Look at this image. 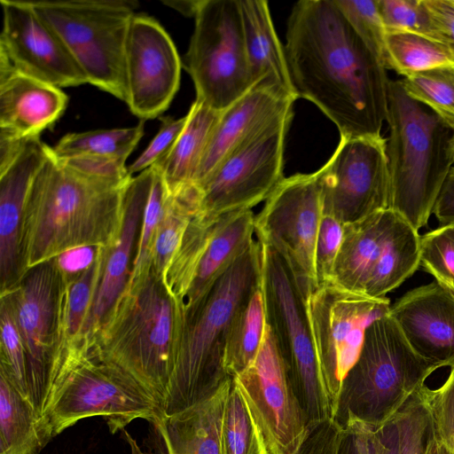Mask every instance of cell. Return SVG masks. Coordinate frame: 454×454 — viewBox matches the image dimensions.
Returning a JSON list of instances; mask_svg holds the SVG:
<instances>
[{"mask_svg":"<svg viewBox=\"0 0 454 454\" xmlns=\"http://www.w3.org/2000/svg\"><path fill=\"white\" fill-rule=\"evenodd\" d=\"M284 49L297 98L314 103L340 137L381 135L388 115L387 69L334 0L297 2Z\"/></svg>","mask_w":454,"mask_h":454,"instance_id":"1","label":"cell"},{"mask_svg":"<svg viewBox=\"0 0 454 454\" xmlns=\"http://www.w3.org/2000/svg\"><path fill=\"white\" fill-rule=\"evenodd\" d=\"M129 181L83 175L58 159L50 146L26 203L24 272L72 249L114 245L122 225Z\"/></svg>","mask_w":454,"mask_h":454,"instance_id":"2","label":"cell"},{"mask_svg":"<svg viewBox=\"0 0 454 454\" xmlns=\"http://www.w3.org/2000/svg\"><path fill=\"white\" fill-rule=\"evenodd\" d=\"M261 273L262 246L253 239L204 294L184 309L164 415L207 400L232 379L223 363L227 334L237 311L260 286Z\"/></svg>","mask_w":454,"mask_h":454,"instance_id":"3","label":"cell"},{"mask_svg":"<svg viewBox=\"0 0 454 454\" xmlns=\"http://www.w3.org/2000/svg\"><path fill=\"white\" fill-rule=\"evenodd\" d=\"M184 321L183 305L153 266L128 284L97 338L102 356L137 380L162 409Z\"/></svg>","mask_w":454,"mask_h":454,"instance_id":"4","label":"cell"},{"mask_svg":"<svg viewBox=\"0 0 454 454\" xmlns=\"http://www.w3.org/2000/svg\"><path fill=\"white\" fill-rule=\"evenodd\" d=\"M390 177L388 209L419 231L427 226L454 164V130L428 106L411 98L402 81L387 88Z\"/></svg>","mask_w":454,"mask_h":454,"instance_id":"5","label":"cell"},{"mask_svg":"<svg viewBox=\"0 0 454 454\" xmlns=\"http://www.w3.org/2000/svg\"><path fill=\"white\" fill-rule=\"evenodd\" d=\"M162 415L137 380L102 356L95 336L64 339L54 398L43 419L52 437L90 417L102 416L115 434L134 419L151 423Z\"/></svg>","mask_w":454,"mask_h":454,"instance_id":"6","label":"cell"},{"mask_svg":"<svg viewBox=\"0 0 454 454\" xmlns=\"http://www.w3.org/2000/svg\"><path fill=\"white\" fill-rule=\"evenodd\" d=\"M435 370L384 314L365 329L360 354L342 381L333 419L342 427L349 421L384 425Z\"/></svg>","mask_w":454,"mask_h":454,"instance_id":"7","label":"cell"},{"mask_svg":"<svg viewBox=\"0 0 454 454\" xmlns=\"http://www.w3.org/2000/svg\"><path fill=\"white\" fill-rule=\"evenodd\" d=\"M260 243L266 324L273 333L288 381L307 426L333 419L309 319V294L284 256L271 246Z\"/></svg>","mask_w":454,"mask_h":454,"instance_id":"8","label":"cell"},{"mask_svg":"<svg viewBox=\"0 0 454 454\" xmlns=\"http://www.w3.org/2000/svg\"><path fill=\"white\" fill-rule=\"evenodd\" d=\"M56 32L88 83L126 100L125 47L137 1H30Z\"/></svg>","mask_w":454,"mask_h":454,"instance_id":"9","label":"cell"},{"mask_svg":"<svg viewBox=\"0 0 454 454\" xmlns=\"http://www.w3.org/2000/svg\"><path fill=\"white\" fill-rule=\"evenodd\" d=\"M66 287L55 257L29 269L13 288L1 294L8 300L22 339L28 400L42 422L52 401L64 342Z\"/></svg>","mask_w":454,"mask_h":454,"instance_id":"10","label":"cell"},{"mask_svg":"<svg viewBox=\"0 0 454 454\" xmlns=\"http://www.w3.org/2000/svg\"><path fill=\"white\" fill-rule=\"evenodd\" d=\"M184 67L196 99L223 112L253 87L239 0H202Z\"/></svg>","mask_w":454,"mask_h":454,"instance_id":"11","label":"cell"},{"mask_svg":"<svg viewBox=\"0 0 454 454\" xmlns=\"http://www.w3.org/2000/svg\"><path fill=\"white\" fill-rule=\"evenodd\" d=\"M294 114L278 120L227 157L201 184L198 215L216 217L266 200L283 176L284 145Z\"/></svg>","mask_w":454,"mask_h":454,"instance_id":"12","label":"cell"},{"mask_svg":"<svg viewBox=\"0 0 454 454\" xmlns=\"http://www.w3.org/2000/svg\"><path fill=\"white\" fill-rule=\"evenodd\" d=\"M315 174L323 215L348 224L388 209L390 177L381 135L340 137L332 157Z\"/></svg>","mask_w":454,"mask_h":454,"instance_id":"13","label":"cell"},{"mask_svg":"<svg viewBox=\"0 0 454 454\" xmlns=\"http://www.w3.org/2000/svg\"><path fill=\"white\" fill-rule=\"evenodd\" d=\"M308 308L317 356L333 410L341 384L356 363L366 327L388 313L387 297L371 298L323 284L309 296Z\"/></svg>","mask_w":454,"mask_h":454,"instance_id":"14","label":"cell"},{"mask_svg":"<svg viewBox=\"0 0 454 454\" xmlns=\"http://www.w3.org/2000/svg\"><path fill=\"white\" fill-rule=\"evenodd\" d=\"M322 215L320 187L312 173L284 178L254 217L257 240L284 256L309 294L317 288L315 248Z\"/></svg>","mask_w":454,"mask_h":454,"instance_id":"15","label":"cell"},{"mask_svg":"<svg viewBox=\"0 0 454 454\" xmlns=\"http://www.w3.org/2000/svg\"><path fill=\"white\" fill-rule=\"evenodd\" d=\"M233 380L263 435L269 454H294L306 434L307 422L268 325L256 358Z\"/></svg>","mask_w":454,"mask_h":454,"instance_id":"16","label":"cell"},{"mask_svg":"<svg viewBox=\"0 0 454 454\" xmlns=\"http://www.w3.org/2000/svg\"><path fill=\"white\" fill-rule=\"evenodd\" d=\"M182 61L170 35L153 17L135 13L125 47L126 100L145 121L160 116L179 89Z\"/></svg>","mask_w":454,"mask_h":454,"instance_id":"17","label":"cell"},{"mask_svg":"<svg viewBox=\"0 0 454 454\" xmlns=\"http://www.w3.org/2000/svg\"><path fill=\"white\" fill-rule=\"evenodd\" d=\"M0 54L20 73L62 87L88 83L62 40L30 1L1 0Z\"/></svg>","mask_w":454,"mask_h":454,"instance_id":"18","label":"cell"},{"mask_svg":"<svg viewBox=\"0 0 454 454\" xmlns=\"http://www.w3.org/2000/svg\"><path fill=\"white\" fill-rule=\"evenodd\" d=\"M411 349L436 369L454 365V292L435 280L410 290L392 305Z\"/></svg>","mask_w":454,"mask_h":454,"instance_id":"19","label":"cell"},{"mask_svg":"<svg viewBox=\"0 0 454 454\" xmlns=\"http://www.w3.org/2000/svg\"><path fill=\"white\" fill-rule=\"evenodd\" d=\"M151 178L149 168L132 176L126 185L121 229L114 245L104 248L98 282L80 336L98 334L128 286L131 256L137 242Z\"/></svg>","mask_w":454,"mask_h":454,"instance_id":"20","label":"cell"},{"mask_svg":"<svg viewBox=\"0 0 454 454\" xmlns=\"http://www.w3.org/2000/svg\"><path fill=\"white\" fill-rule=\"evenodd\" d=\"M50 146L40 137L27 139L19 155L0 168V287L13 288L25 274L22 230L28 193Z\"/></svg>","mask_w":454,"mask_h":454,"instance_id":"21","label":"cell"},{"mask_svg":"<svg viewBox=\"0 0 454 454\" xmlns=\"http://www.w3.org/2000/svg\"><path fill=\"white\" fill-rule=\"evenodd\" d=\"M297 98L270 87L254 86L221 112L199 166L194 184H201L227 157L264 129L294 114Z\"/></svg>","mask_w":454,"mask_h":454,"instance_id":"22","label":"cell"},{"mask_svg":"<svg viewBox=\"0 0 454 454\" xmlns=\"http://www.w3.org/2000/svg\"><path fill=\"white\" fill-rule=\"evenodd\" d=\"M67 104L60 88L18 72L0 54V133L22 139L40 137Z\"/></svg>","mask_w":454,"mask_h":454,"instance_id":"23","label":"cell"},{"mask_svg":"<svg viewBox=\"0 0 454 454\" xmlns=\"http://www.w3.org/2000/svg\"><path fill=\"white\" fill-rule=\"evenodd\" d=\"M232 379L183 411L151 422L155 454H223L221 423Z\"/></svg>","mask_w":454,"mask_h":454,"instance_id":"24","label":"cell"},{"mask_svg":"<svg viewBox=\"0 0 454 454\" xmlns=\"http://www.w3.org/2000/svg\"><path fill=\"white\" fill-rule=\"evenodd\" d=\"M239 3L254 87L274 88L298 98L290 79L285 49L276 34L268 2L239 0Z\"/></svg>","mask_w":454,"mask_h":454,"instance_id":"25","label":"cell"},{"mask_svg":"<svg viewBox=\"0 0 454 454\" xmlns=\"http://www.w3.org/2000/svg\"><path fill=\"white\" fill-rule=\"evenodd\" d=\"M392 215L393 211L387 209L344 224L343 241L333 270V284L364 294L365 285L379 257Z\"/></svg>","mask_w":454,"mask_h":454,"instance_id":"26","label":"cell"},{"mask_svg":"<svg viewBox=\"0 0 454 454\" xmlns=\"http://www.w3.org/2000/svg\"><path fill=\"white\" fill-rule=\"evenodd\" d=\"M420 235L401 215H393L379 257L364 287V295L383 298L419 267Z\"/></svg>","mask_w":454,"mask_h":454,"instance_id":"27","label":"cell"},{"mask_svg":"<svg viewBox=\"0 0 454 454\" xmlns=\"http://www.w3.org/2000/svg\"><path fill=\"white\" fill-rule=\"evenodd\" d=\"M221 112L195 99L184 129L169 152L156 165L169 190L194 184L211 133Z\"/></svg>","mask_w":454,"mask_h":454,"instance_id":"28","label":"cell"},{"mask_svg":"<svg viewBox=\"0 0 454 454\" xmlns=\"http://www.w3.org/2000/svg\"><path fill=\"white\" fill-rule=\"evenodd\" d=\"M52 438L29 400L0 372V454H40Z\"/></svg>","mask_w":454,"mask_h":454,"instance_id":"29","label":"cell"},{"mask_svg":"<svg viewBox=\"0 0 454 454\" xmlns=\"http://www.w3.org/2000/svg\"><path fill=\"white\" fill-rule=\"evenodd\" d=\"M254 217L251 209L235 211L219 228L200 262L184 309L194 304L254 239Z\"/></svg>","mask_w":454,"mask_h":454,"instance_id":"30","label":"cell"},{"mask_svg":"<svg viewBox=\"0 0 454 454\" xmlns=\"http://www.w3.org/2000/svg\"><path fill=\"white\" fill-rule=\"evenodd\" d=\"M231 213L216 217L196 214L192 217L181 244L162 277L168 292L183 306L209 242Z\"/></svg>","mask_w":454,"mask_h":454,"instance_id":"31","label":"cell"},{"mask_svg":"<svg viewBox=\"0 0 454 454\" xmlns=\"http://www.w3.org/2000/svg\"><path fill=\"white\" fill-rule=\"evenodd\" d=\"M266 317L261 285L235 314L225 348L224 369L234 378L256 358L266 332Z\"/></svg>","mask_w":454,"mask_h":454,"instance_id":"32","label":"cell"},{"mask_svg":"<svg viewBox=\"0 0 454 454\" xmlns=\"http://www.w3.org/2000/svg\"><path fill=\"white\" fill-rule=\"evenodd\" d=\"M198 211L199 191L194 184L168 191L152 252V266L161 278L176 253L192 217Z\"/></svg>","mask_w":454,"mask_h":454,"instance_id":"33","label":"cell"},{"mask_svg":"<svg viewBox=\"0 0 454 454\" xmlns=\"http://www.w3.org/2000/svg\"><path fill=\"white\" fill-rule=\"evenodd\" d=\"M145 121L130 128L72 132L51 147L59 159L88 156L127 160L144 135Z\"/></svg>","mask_w":454,"mask_h":454,"instance_id":"34","label":"cell"},{"mask_svg":"<svg viewBox=\"0 0 454 454\" xmlns=\"http://www.w3.org/2000/svg\"><path fill=\"white\" fill-rule=\"evenodd\" d=\"M450 63L454 60L450 49L434 38L413 32L386 33V69L406 77Z\"/></svg>","mask_w":454,"mask_h":454,"instance_id":"35","label":"cell"},{"mask_svg":"<svg viewBox=\"0 0 454 454\" xmlns=\"http://www.w3.org/2000/svg\"><path fill=\"white\" fill-rule=\"evenodd\" d=\"M223 454H269L263 435L233 378L221 423Z\"/></svg>","mask_w":454,"mask_h":454,"instance_id":"36","label":"cell"},{"mask_svg":"<svg viewBox=\"0 0 454 454\" xmlns=\"http://www.w3.org/2000/svg\"><path fill=\"white\" fill-rule=\"evenodd\" d=\"M401 81L411 98L432 109L454 130V63L420 71Z\"/></svg>","mask_w":454,"mask_h":454,"instance_id":"37","label":"cell"},{"mask_svg":"<svg viewBox=\"0 0 454 454\" xmlns=\"http://www.w3.org/2000/svg\"><path fill=\"white\" fill-rule=\"evenodd\" d=\"M152 178L145 202L140 231L136 245V254L128 284L143 278L152 267V252L163 206L168 193V187L160 170L151 167Z\"/></svg>","mask_w":454,"mask_h":454,"instance_id":"38","label":"cell"},{"mask_svg":"<svg viewBox=\"0 0 454 454\" xmlns=\"http://www.w3.org/2000/svg\"><path fill=\"white\" fill-rule=\"evenodd\" d=\"M104 248L99 247L93 262L78 276L66 280L64 339L79 337L88 317L100 274Z\"/></svg>","mask_w":454,"mask_h":454,"instance_id":"39","label":"cell"},{"mask_svg":"<svg viewBox=\"0 0 454 454\" xmlns=\"http://www.w3.org/2000/svg\"><path fill=\"white\" fill-rule=\"evenodd\" d=\"M0 372L28 399L25 348L11 306L3 295L0 305Z\"/></svg>","mask_w":454,"mask_h":454,"instance_id":"40","label":"cell"},{"mask_svg":"<svg viewBox=\"0 0 454 454\" xmlns=\"http://www.w3.org/2000/svg\"><path fill=\"white\" fill-rule=\"evenodd\" d=\"M338 454H400L395 417L381 426L349 421L343 427Z\"/></svg>","mask_w":454,"mask_h":454,"instance_id":"41","label":"cell"},{"mask_svg":"<svg viewBox=\"0 0 454 454\" xmlns=\"http://www.w3.org/2000/svg\"><path fill=\"white\" fill-rule=\"evenodd\" d=\"M419 266L454 292V223L441 225L420 236Z\"/></svg>","mask_w":454,"mask_h":454,"instance_id":"42","label":"cell"},{"mask_svg":"<svg viewBox=\"0 0 454 454\" xmlns=\"http://www.w3.org/2000/svg\"><path fill=\"white\" fill-rule=\"evenodd\" d=\"M371 52L385 67L386 29L376 0H334Z\"/></svg>","mask_w":454,"mask_h":454,"instance_id":"43","label":"cell"},{"mask_svg":"<svg viewBox=\"0 0 454 454\" xmlns=\"http://www.w3.org/2000/svg\"><path fill=\"white\" fill-rule=\"evenodd\" d=\"M418 390L395 416L399 433L400 454H424L433 431L430 417Z\"/></svg>","mask_w":454,"mask_h":454,"instance_id":"44","label":"cell"},{"mask_svg":"<svg viewBox=\"0 0 454 454\" xmlns=\"http://www.w3.org/2000/svg\"><path fill=\"white\" fill-rule=\"evenodd\" d=\"M418 394L428 412L434 433L454 452V365L436 389L425 384Z\"/></svg>","mask_w":454,"mask_h":454,"instance_id":"45","label":"cell"},{"mask_svg":"<svg viewBox=\"0 0 454 454\" xmlns=\"http://www.w3.org/2000/svg\"><path fill=\"white\" fill-rule=\"evenodd\" d=\"M386 32H413L433 38L424 0H376Z\"/></svg>","mask_w":454,"mask_h":454,"instance_id":"46","label":"cell"},{"mask_svg":"<svg viewBox=\"0 0 454 454\" xmlns=\"http://www.w3.org/2000/svg\"><path fill=\"white\" fill-rule=\"evenodd\" d=\"M344 236V224L333 216L323 215L315 248L317 287L333 281V270Z\"/></svg>","mask_w":454,"mask_h":454,"instance_id":"47","label":"cell"},{"mask_svg":"<svg viewBox=\"0 0 454 454\" xmlns=\"http://www.w3.org/2000/svg\"><path fill=\"white\" fill-rule=\"evenodd\" d=\"M186 115L175 119L170 116L160 117L161 124L158 133L151 140L140 155L128 166L129 174H134L151 168L160 160L172 148L186 123Z\"/></svg>","mask_w":454,"mask_h":454,"instance_id":"48","label":"cell"},{"mask_svg":"<svg viewBox=\"0 0 454 454\" xmlns=\"http://www.w3.org/2000/svg\"><path fill=\"white\" fill-rule=\"evenodd\" d=\"M342 434L343 427L334 419L309 425L294 454H338Z\"/></svg>","mask_w":454,"mask_h":454,"instance_id":"49","label":"cell"},{"mask_svg":"<svg viewBox=\"0 0 454 454\" xmlns=\"http://www.w3.org/2000/svg\"><path fill=\"white\" fill-rule=\"evenodd\" d=\"M59 160L69 168L98 179L125 183L132 177L122 160L88 156Z\"/></svg>","mask_w":454,"mask_h":454,"instance_id":"50","label":"cell"},{"mask_svg":"<svg viewBox=\"0 0 454 454\" xmlns=\"http://www.w3.org/2000/svg\"><path fill=\"white\" fill-rule=\"evenodd\" d=\"M428 10L433 38L445 44L454 60V0H424Z\"/></svg>","mask_w":454,"mask_h":454,"instance_id":"51","label":"cell"},{"mask_svg":"<svg viewBox=\"0 0 454 454\" xmlns=\"http://www.w3.org/2000/svg\"><path fill=\"white\" fill-rule=\"evenodd\" d=\"M101 247H85L69 250L57 256L59 268L66 280H69L88 268L95 260Z\"/></svg>","mask_w":454,"mask_h":454,"instance_id":"52","label":"cell"},{"mask_svg":"<svg viewBox=\"0 0 454 454\" xmlns=\"http://www.w3.org/2000/svg\"><path fill=\"white\" fill-rule=\"evenodd\" d=\"M432 214L442 225L454 223V166L440 190Z\"/></svg>","mask_w":454,"mask_h":454,"instance_id":"53","label":"cell"},{"mask_svg":"<svg viewBox=\"0 0 454 454\" xmlns=\"http://www.w3.org/2000/svg\"><path fill=\"white\" fill-rule=\"evenodd\" d=\"M202 0H164L162 4L186 17L195 18Z\"/></svg>","mask_w":454,"mask_h":454,"instance_id":"54","label":"cell"},{"mask_svg":"<svg viewBox=\"0 0 454 454\" xmlns=\"http://www.w3.org/2000/svg\"><path fill=\"white\" fill-rule=\"evenodd\" d=\"M424 454H454V452L432 431Z\"/></svg>","mask_w":454,"mask_h":454,"instance_id":"55","label":"cell"},{"mask_svg":"<svg viewBox=\"0 0 454 454\" xmlns=\"http://www.w3.org/2000/svg\"><path fill=\"white\" fill-rule=\"evenodd\" d=\"M124 438L130 449V454H153L152 451H145L137 444V441L126 430H122Z\"/></svg>","mask_w":454,"mask_h":454,"instance_id":"56","label":"cell"}]
</instances>
